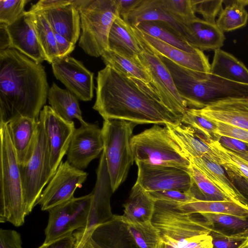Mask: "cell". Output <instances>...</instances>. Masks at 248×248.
I'll use <instances>...</instances> for the list:
<instances>
[{
    "label": "cell",
    "instance_id": "obj_1",
    "mask_svg": "<svg viewBox=\"0 0 248 248\" xmlns=\"http://www.w3.org/2000/svg\"><path fill=\"white\" fill-rule=\"evenodd\" d=\"M93 108L104 120L118 119L137 124H177L182 118L162 103L152 83L106 66L98 72Z\"/></svg>",
    "mask_w": 248,
    "mask_h": 248
},
{
    "label": "cell",
    "instance_id": "obj_2",
    "mask_svg": "<svg viewBox=\"0 0 248 248\" xmlns=\"http://www.w3.org/2000/svg\"><path fill=\"white\" fill-rule=\"evenodd\" d=\"M49 91L44 66L14 48L0 51V123L39 121Z\"/></svg>",
    "mask_w": 248,
    "mask_h": 248
},
{
    "label": "cell",
    "instance_id": "obj_3",
    "mask_svg": "<svg viewBox=\"0 0 248 248\" xmlns=\"http://www.w3.org/2000/svg\"><path fill=\"white\" fill-rule=\"evenodd\" d=\"M167 67L188 108L201 109L230 98H248V84L234 82L210 72L193 70L173 62Z\"/></svg>",
    "mask_w": 248,
    "mask_h": 248
},
{
    "label": "cell",
    "instance_id": "obj_4",
    "mask_svg": "<svg viewBox=\"0 0 248 248\" xmlns=\"http://www.w3.org/2000/svg\"><path fill=\"white\" fill-rule=\"evenodd\" d=\"M152 222L162 239L173 248H213V227L178 203L156 202Z\"/></svg>",
    "mask_w": 248,
    "mask_h": 248
},
{
    "label": "cell",
    "instance_id": "obj_5",
    "mask_svg": "<svg viewBox=\"0 0 248 248\" xmlns=\"http://www.w3.org/2000/svg\"><path fill=\"white\" fill-rule=\"evenodd\" d=\"M0 222L23 225L27 216L22 182L7 124L0 123Z\"/></svg>",
    "mask_w": 248,
    "mask_h": 248
},
{
    "label": "cell",
    "instance_id": "obj_6",
    "mask_svg": "<svg viewBox=\"0 0 248 248\" xmlns=\"http://www.w3.org/2000/svg\"><path fill=\"white\" fill-rule=\"evenodd\" d=\"M78 10L81 33L78 45L88 55L98 57L108 49V37L120 16L117 0H73Z\"/></svg>",
    "mask_w": 248,
    "mask_h": 248
},
{
    "label": "cell",
    "instance_id": "obj_7",
    "mask_svg": "<svg viewBox=\"0 0 248 248\" xmlns=\"http://www.w3.org/2000/svg\"><path fill=\"white\" fill-rule=\"evenodd\" d=\"M130 144L135 162L174 167L187 171L189 170V161L166 125L161 127L155 124L132 136Z\"/></svg>",
    "mask_w": 248,
    "mask_h": 248
},
{
    "label": "cell",
    "instance_id": "obj_8",
    "mask_svg": "<svg viewBox=\"0 0 248 248\" xmlns=\"http://www.w3.org/2000/svg\"><path fill=\"white\" fill-rule=\"evenodd\" d=\"M136 125L124 120H104L101 129L103 152L113 193L125 180L135 161L130 142Z\"/></svg>",
    "mask_w": 248,
    "mask_h": 248
},
{
    "label": "cell",
    "instance_id": "obj_9",
    "mask_svg": "<svg viewBox=\"0 0 248 248\" xmlns=\"http://www.w3.org/2000/svg\"><path fill=\"white\" fill-rule=\"evenodd\" d=\"M26 216L36 205L45 186L53 176L47 139L39 120L38 134L33 153L25 165H19Z\"/></svg>",
    "mask_w": 248,
    "mask_h": 248
},
{
    "label": "cell",
    "instance_id": "obj_10",
    "mask_svg": "<svg viewBox=\"0 0 248 248\" xmlns=\"http://www.w3.org/2000/svg\"><path fill=\"white\" fill-rule=\"evenodd\" d=\"M90 194L73 199L58 205L48 211L47 226L44 243L72 235L76 231L87 227L92 202Z\"/></svg>",
    "mask_w": 248,
    "mask_h": 248
},
{
    "label": "cell",
    "instance_id": "obj_11",
    "mask_svg": "<svg viewBox=\"0 0 248 248\" xmlns=\"http://www.w3.org/2000/svg\"><path fill=\"white\" fill-rule=\"evenodd\" d=\"M141 45L143 50L138 58L150 76L151 83L164 105L182 118L188 108L179 93L170 72L158 55Z\"/></svg>",
    "mask_w": 248,
    "mask_h": 248
},
{
    "label": "cell",
    "instance_id": "obj_12",
    "mask_svg": "<svg viewBox=\"0 0 248 248\" xmlns=\"http://www.w3.org/2000/svg\"><path fill=\"white\" fill-rule=\"evenodd\" d=\"M87 176L86 172L74 167L67 160L62 161L36 204L40 205L42 211H48L73 199L75 190L82 187Z\"/></svg>",
    "mask_w": 248,
    "mask_h": 248
},
{
    "label": "cell",
    "instance_id": "obj_13",
    "mask_svg": "<svg viewBox=\"0 0 248 248\" xmlns=\"http://www.w3.org/2000/svg\"><path fill=\"white\" fill-rule=\"evenodd\" d=\"M138 167L136 183L148 192L165 190L189 191L192 186L186 170L176 167L136 162Z\"/></svg>",
    "mask_w": 248,
    "mask_h": 248
},
{
    "label": "cell",
    "instance_id": "obj_14",
    "mask_svg": "<svg viewBox=\"0 0 248 248\" xmlns=\"http://www.w3.org/2000/svg\"><path fill=\"white\" fill-rule=\"evenodd\" d=\"M39 120L43 126L49 146L50 167L53 174L67 154L76 129L73 121H67L58 115L50 106L45 105Z\"/></svg>",
    "mask_w": 248,
    "mask_h": 248
},
{
    "label": "cell",
    "instance_id": "obj_15",
    "mask_svg": "<svg viewBox=\"0 0 248 248\" xmlns=\"http://www.w3.org/2000/svg\"><path fill=\"white\" fill-rule=\"evenodd\" d=\"M51 64L54 75L68 91L82 101L92 99L94 88V74L81 62L66 56L55 58Z\"/></svg>",
    "mask_w": 248,
    "mask_h": 248
},
{
    "label": "cell",
    "instance_id": "obj_16",
    "mask_svg": "<svg viewBox=\"0 0 248 248\" xmlns=\"http://www.w3.org/2000/svg\"><path fill=\"white\" fill-rule=\"evenodd\" d=\"M103 150L101 129L96 124L87 123L76 128L67 153V160L82 170L101 155Z\"/></svg>",
    "mask_w": 248,
    "mask_h": 248
},
{
    "label": "cell",
    "instance_id": "obj_17",
    "mask_svg": "<svg viewBox=\"0 0 248 248\" xmlns=\"http://www.w3.org/2000/svg\"><path fill=\"white\" fill-rule=\"evenodd\" d=\"M141 44L157 55L163 56L175 63L193 70L210 73L211 64L203 51H186L144 33L132 26Z\"/></svg>",
    "mask_w": 248,
    "mask_h": 248
},
{
    "label": "cell",
    "instance_id": "obj_18",
    "mask_svg": "<svg viewBox=\"0 0 248 248\" xmlns=\"http://www.w3.org/2000/svg\"><path fill=\"white\" fill-rule=\"evenodd\" d=\"M12 48L38 62L46 61L38 41L32 13L25 11L14 22L7 25Z\"/></svg>",
    "mask_w": 248,
    "mask_h": 248
},
{
    "label": "cell",
    "instance_id": "obj_19",
    "mask_svg": "<svg viewBox=\"0 0 248 248\" xmlns=\"http://www.w3.org/2000/svg\"><path fill=\"white\" fill-rule=\"evenodd\" d=\"M96 181L92 191V198L87 227L91 229L104 223L111 217L110 198L112 191L104 153L100 155L96 170Z\"/></svg>",
    "mask_w": 248,
    "mask_h": 248
},
{
    "label": "cell",
    "instance_id": "obj_20",
    "mask_svg": "<svg viewBox=\"0 0 248 248\" xmlns=\"http://www.w3.org/2000/svg\"><path fill=\"white\" fill-rule=\"evenodd\" d=\"M196 110L209 120L248 130L247 98L223 99Z\"/></svg>",
    "mask_w": 248,
    "mask_h": 248
},
{
    "label": "cell",
    "instance_id": "obj_21",
    "mask_svg": "<svg viewBox=\"0 0 248 248\" xmlns=\"http://www.w3.org/2000/svg\"><path fill=\"white\" fill-rule=\"evenodd\" d=\"M10 139L19 165H25L31 158L36 144L39 121L19 117L7 124Z\"/></svg>",
    "mask_w": 248,
    "mask_h": 248
},
{
    "label": "cell",
    "instance_id": "obj_22",
    "mask_svg": "<svg viewBox=\"0 0 248 248\" xmlns=\"http://www.w3.org/2000/svg\"><path fill=\"white\" fill-rule=\"evenodd\" d=\"M171 137L181 148L186 158L204 157L220 165V160L208 144L206 137L191 127L180 123L165 124Z\"/></svg>",
    "mask_w": 248,
    "mask_h": 248
},
{
    "label": "cell",
    "instance_id": "obj_23",
    "mask_svg": "<svg viewBox=\"0 0 248 248\" xmlns=\"http://www.w3.org/2000/svg\"><path fill=\"white\" fill-rule=\"evenodd\" d=\"M186 41L202 51L220 49L225 39L224 33L216 23L207 22L198 17L184 23Z\"/></svg>",
    "mask_w": 248,
    "mask_h": 248
},
{
    "label": "cell",
    "instance_id": "obj_24",
    "mask_svg": "<svg viewBox=\"0 0 248 248\" xmlns=\"http://www.w3.org/2000/svg\"><path fill=\"white\" fill-rule=\"evenodd\" d=\"M38 13L45 17L54 31L75 45L80 35V17L73 0L71 4Z\"/></svg>",
    "mask_w": 248,
    "mask_h": 248
},
{
    "label": "cell",
    "instance_id": "obj_25",
    "mask_svg": "<svg viewBox=\"0 0 248 248\" xmlns=\"http://www.w3.org/2000/svg\"><path fill=\"white\" fill-rule=\"evenodd\" d=\"M188 160L230 201L240 204L248 205L247 199L227 176L222 166L204 157L192 158Z\"/></svg>",
    "mask_w": 248,
    "mask_h": 248
},
{
    "label": "cell",
    "instance_id": "obj_26",
    "mask_svg": "<svg viewBox=\"0 0 248 248\" xmlns=\"http://www.w3.org/2000/svg\"><path fill=\"white\" fill-rule=\"evenodd\" d=\"M108 49L137 60L143 50L135 35L132 27L120 16L117 17L110 28L108 37Z\"/></svg>",
    "mask_w": 248,
    "mask_h": 248
},
{
    "label": "cell",
    "instance_id": "obj_27",
    "mask_svg": "<svg viewBox=\"0 0 248 248\" xmlns=\"http://www.w3.org/2000/svg\"><path fill=\"white\" fill-rule=\"evenodd\" d=\"M132 26L147 21H162L173 25L186 41L185 25L176 21L162 7L160 0H140L126 16L122 18Z\"/></svg>",
    "mask_w": 248,
    "mask_h": 248
},
{
    "label": "cell",
    "instance_id": "obj_28",
    "mask_svg": "<svg viewBox=\"0 0 248 248\" xmlns=\"http://www.w3.org/2000/svg\"><path fill=\"white\" fill-rule=\"evenodd\" d=\"M210 73L234 82L248 85V69L232 55L220 48L214 50Z\"/></svg>",
    "mask_w": 248,
    "mask_h": 248
},
{
    "label": "cell",
    "instance_id": "obj_29",
    "mask_svg": "<svg viewBox=\"0 0 248 248\" xmlns=\"http://www.w3.org/2000/svg\"><path fill=\"white\" fill-rule=\"evenodd\" d=\"M155 203L156 201L150 193L136 182L123 205V215L137 221H152Z\"/></svg>",
    "mask_w": 248,
    "mask_h": 248
},
{
    "label": "cell",
    "instance_id": "obj_30",
    "mask_svg": "<svg viewBox=\"0 0 248 248\" xmlns=\"http://www.w3.org/2000/svg\"><path fill=\"white\" fill-rule=\"evenodd\" d=\"M47 99L53 110L64 120L71 122L77 119L81 125L87 124L83 119L78 98L69 91L62 89L53 82Z\"/></svg>",
    "mask_w": 248,
    "mask_h": 248
},
{
    "label": "cell",
    "instance_id": "obj_31",
    "mask_svg": "<svg viewBox=\"0 0 248 248\" xmlns=\"http://www.w3.org/2000/svg\"><path fill=\"white\" fill-rule=\"evenodd\" d=\"M185 211L192 214H222L248 219V205L231 201H206L195 199L185 203H178Z\"/></svg>",
    "mask_w": 248,
    "mask_h": 248
},
{
    "label": "cell",
    "instance_id": "obj_32",
    "mask_svg": "<svg viewBox=\"0 0 248 248\" xmlns=\"http://www.w3.org/2000/svg\"><path fill=\"white\" fill-rule=\"evenodd\" d=\"M140 31L181 49L191 53L200 50L191 46L171 24L162 21H147L134 26Z\"/></svg>",
    "mask_w": 248,
    "mask_h": 248
},
{
    "label": "cell",
    "instance_id": "obj_33",
    "mask_svg": "<svg viewBox=\"0 0 248 248\" xmlns=\"http://www.w3.org/2000/svg\"><path fill=\"white\" fill-rule=\"evenodd\" d=\"M114 222L125 225L131 237L140 248H154L161 238L159 230L152 221L132 220L123 215H113L110 218Z\"/></svg>",
    "mask_w": 248,
    "mask_h": 248
},
{
    "label": "cell",
    "instance_id": "obj_34",
    "mask_svg": "<svg viewBox=\"0 0 248 248\" xmlns=\"http://www.w3.org/2000/svg\"><path fill=\"white\" fill-rule=\"evenodd\" d=\"M101 57L106 66H109L127 76L151 83L150 77L139 58L133 59L109 49L105 51Z\"/></svg>",
    "mask_w": 248,
    "mask_h": 248
},
{
    "label": "cell",
    "instance_id": "obj_35",
    "mask_svg": "<svg viewBox=\"0 0 248 248\" xmlns=\"http://www.w3.org/2000/svg\"><path fill=\"white\" fill-rule=\"evenodd\" d=\"M188 172L192 181L190 190L197 199L206 201H230L196 166L191 163Z\"/></svg>",
    "mask_w": 248,
    "mask_h": 248
},
{
    "label": "cell",
    "instance_id": "obj_36",
    "mask_svg": "<svg viewBox=\"0 0 248 248\" xmlns=\"http://www.w3.org/2000/svg\"><path fill=\"white\" fill-rule=\"evenodd\" d=\"M225 7L223 9L216 21V25L223 32L230 31L244 26L247 23L248 13L245 7L236 0H223Z\"/></svg>",
    "mask_w": 248,
    "mask_h": 248
},
{
    "label": "cell",
    "instance_id": "obj_37",
    "mask_svg": "<svg viewBox=\"0 0 248 248\" xmlns=\"http://www.w3.org/2000/svg\"><path fill=\"white\" fill-rule=\"evenodd\" d=\"M37 38L46 58L51 63L59 57L54 32L45 17L41 13H32Z\"/></svg>",
    "mask_w": 248,
    "mask_h": 248
},
{
    "label": "cell",
    "instance_id": "obj_38",
    "mask_svg": "<svg viewBox=\"0 0 248 248\" xmlns=\"http://www.w3.org/2000/svg\"><path fill=\"white\" fill-rule=\"evenodd\" d=\"M201 215L209 225L224 233L239 232L248 229V219L222 214L204 213Z\"/></svg>",
    "mask_w": 248,
    "mask_h": 248
},
{
    "label": "cell",
    "instance_id": "obj_39",
    "mask_svg": "<svg viewBox=\"0 0 248 248\" xmlns=\"http://www.w3.org/2000/svg\"><path fill=\"white\" fill-rule=\"evenodd\" d=\"M181 123L193 128L208 139L217 140V126L213 121L199 113L195 108H188L183 115Z\"/></svg>",
    "mask_w": 248,
    "mask_h": 248
},
{
    "label": "cell",
    "instance_id": "obj_40",
    "mask_svg": "<svg viewBox=\"0 0 248 248\" xmlns=\"http://www.w3.org/2000/svg\"><path fill=\"white\" fill-rule=\"evenodd\" d=\"M160 2L163 8L180 24L184 25L197 17L191 0H160Z\"/></svg>",
    "mask_w": 248,
    "mask_h": 248
},
{
    "label": "cell",
    "instance_id": "obj_41",
    "mask_svg": "<svg viewBox=\"0 0 248 248\" xmlns=\"http://www.w3.org/2000/svg\"><path fill=\"white\" fill-rule=\"evenodd\" d=\"M210 234L213 248H238L248 236V229L236 233L227 234L213 228Z\"/></svg>",
    "mask_w": 248,
    "mask_h": 248
},
{
    "label": "cell",
    "instance_id": "obj_42",
    "mask_svg": "<svg viewBox=\"0 0 248 248\" xmlns=\"http://www.w3.org/2000/svg\"><path fill=\"white\" fill-rule=\"evenodd\" d=\"M28 0H0V23L10 25L24 11Z\"/></svg>",
    "mask_w": 248,
    "mask_h": 248
},
{
    "label": "cell",
    "instance_id": "obj_43",
    "mask_svg": "<svg viewBox=\"0 0 248 248\" xmlns=\"http://www.w3.org/2000/svg\"><path fill=\"white\" fill-rule=\"evenodd\" d=\"M191 3L195 13L202 15L203 20L212 23H216V17L223 9V0H191Z\"/></svg>",
    "mask_w": 248,
    "mask_h": 248
},
{
    "label": "cell",
    "instance_id": "obj_44",
    "mask_svg": "<svg viewBox=\"0 0 248 248\" xmlns=\"http://www.w3.org/2000/svg\"><path fill=\"white\" fill-rule=\"evenodd\" d=\"M149 193L156 202L164 201L182 204L190 202L196 199L191 190L184 191L170 189Z\"/></svg>",
    "mask_w": 248,
    "mask_h": 248
},
{
    "label": "cell",
    "instance_id": "obj_45",
    "mask_svg": "<svg viewBox=\"0 0 248 248\" xmlns=\"http://www.w3.org/2000/svg\"><path fill=\"white\" fill-rule=\"evenodd\" d=\"M214 122L217 126V135L237 139L245 143L248 146V130L233 126L225 123Z\"/></svg>",
    "mask_w": 248,
    "mask_h": 248
},
{
    "label": "cell",
    "instance_id": "obj_46",
    "mask_svg": "<svg viewBox=\"0 0 248 248\" xmlns=\"http://www.w3.org/2000/svg\"><path fill=\"white\" fill-rule=\"evenodd\" d=\"M217 140L225 148L248 161V146L245 143L224 136H219Z\"/></svg>",
    "mask_w": 248,
    "mask_h": 248
},
{
    "label": "cell",
    "instance_id": "obj_47",
    "mask_svg": "<svg viewBox=\"0 0 248 248\" xmlns=\"http://www.w3.org/2000/svg\"><path fill=\"white\" fill-rule=\"evenodd\" d=\"M0 248H23L20 233L11 229H0Z\"/></svg>",
    "mask_w": 248,
    "mask_h": 248
},
{
    "label": "cell",
    "instance_id": "obj_48",
    "mask_svg": "<svg viewBox=\"0 0 248 248\" xmlns=\"http://www.w3.org/2000/svg\"><path fill=\"white\" fill-rule=\"evenodd\" d=\"M72 0H41L32 5L27 12L36 13L72 3Z\"/></svg>",
    "mask_w": 248,
    "mask_h": 248
},
{
    "label": "cell",
    "instance_id": "obj_49",
    "mask_svg": "<svg viewBox=\"0 0 248 248\" xmlns=\"http://www.w3.org/2000/svg\"><path fill=\"white\" fill-rule=\"evenodd\" d=\"M91 229H80L74 232L76 241L74 248H95L90 239Z\"/></svg>",
    "mask_w": 248,
    "mask_h": 248
},
{
    "label": "cell",
    "instance_id": "obj_50",
    "mask_svg": "<svg viewBox=\"0 0 248 248\" xmlns=\"http://www.w3.org/2000/svg\"><path fill=\"white\" fill-rule=\"evenodd\" d=\"M76 238L74 234L60 238L48 243H44L38 248H74Z\"/></svg>",
    "mask_w": 248,
    "mask_h": 248
},
{
    "label": "cell",
    "instance_id": "obj_51",
    "mask_svg": "<svg viewBox=\"0 0 248 248\" xmlns=\"http://www.w3.org/2000/svg\"><path fill=\"white\" fill-rule=\"evenodd\" d=\"M54 32L59 52V57L68 56L74 50L75 45L60 34Z\"/></svg>",
    "mask_w": 248,
    "mask_h": 248
},
{
    "label": "cell",
    "instance_id": "obj_52",
    "mask_svg": "<svg viewBox=\"0 0 248 248\" xmlns=\"http://www.w3.org/2000/svg\"><path fill=\"white\" fill-rule=\"evenodd\" d=\"M7 24L0 23V51L12 48V42Z\"/></svg>",
    "mask_w": 248,
    "mask_h": 248
},
{
    "label": "cell",
    "instance_id": "obj_53",
    "mask_svg": "<svg viewBox=\"0 0 248 248\" xmlns=\"http://www.w3.org/2000/svg\"><path fill=\"white\" fill-rule=\"evenodd\" d=\"M117 0L120 16L121 18H123L134 9L140 0Z\"/></svg>",
    "mask_w": 248,
    "mask_h": 248
},
{
    "label": "cell",
    "instance_id": "obj_54",
    "mask_svg": "<svg viewBox=\"0 0 248 248\" xmlns=\"http://www.w3.org/2000/svg\"><path fill=\"white\" fill-rule=\"evenodd\" d=\"M154 248H173L166 243L162 238L158 241Z\"/></svg>",
    "mask_w": 248,
    "mask_h": 248
},
{
    "label": "cell",
    "instance_id": "obj_55",
    "mask_svg": "<svg viewBox=\"0 0 248 248\" xmlns=\"http://www.w3.org/2000/svg\"><path fill=\"white\" fill-rule=\"evenodd\" d=\"M238 248H248V236L240 245Z\"/></svg>",
    "mask_w": 248,
    "mask_h": 248
},
{
    "label": "cell",
    "instance_id": "obj_56",
    "mask_svg": "<svg viewBox=\"0 0 248 248\" xmlns=\"http://www.w3.org/2000/svg\"></svg>",
    "mask_w": 248,
    "mask_h": 248
}]
</instances>
